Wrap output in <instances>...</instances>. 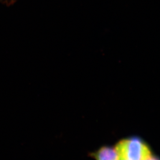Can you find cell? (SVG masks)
Instances as JSON below:
<instances>
[{
    "label": "cell",
    "instance_id": "7a4b0ae2",
    "mask_svg": "<svg viewBox=\"0 0 160 160\" xmlns=\"http://www.w3.org/2000/svg\"><path fill=\"white\" fill-rule=\"evenodd\" d=\"M91 156L96 160H121L115 148L105 146L100 148Z\"/></svg>",
    "mask_w": 160,
    "mask_h": 160
},
{
    "label": "cell",
    "instance_id": "277c9868",
    "mask_svg": "<svg viewBox=\"0 0 160 160\" xmlns=\"http://www.w3.org/2000/svg\"></svg>",
    "mask_w": 160,
    "mask_h": 160
},
{
    "label": "cell",
    "instance_id": "3957f363",
    "mask_svg": "<svg viewBox=\"0 0 160 160\" xmlns=\"http://www.w3.org/2000/svg\"><path fill=\"white\" fill-rule=\"evenodd\" d=\"M146 160H159V159L153 156L152 155H151L149 158H148V159H146Z\"/></svg>",
    "mask_w": 160,
    "mask_h": 160
},
{
    "label": "cell",
    "instance_id": "6da1fadb",
    "mask_svg": "<svg viewBox=\"0 0 160 160\" xmlns=\"http://www.w3.org/2000/svg\"><path fill=\"white\" fill-rule=\"evenodd\" d=\"M115 149L121 160H146L152 155L148 145L136 137L121 140Z\"/></svg>",
    "mask_w": 160,
    "mask_h": 160
}]
</instances>
